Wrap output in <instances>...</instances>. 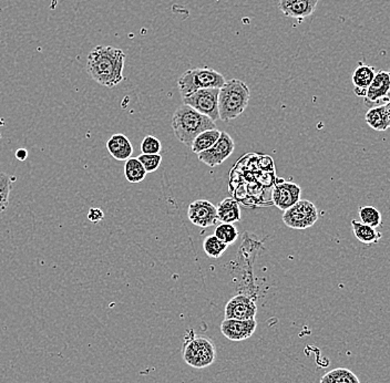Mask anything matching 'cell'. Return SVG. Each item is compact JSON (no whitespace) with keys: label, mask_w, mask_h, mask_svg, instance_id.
<instances>
[{"label":"cell","mask_w":390,"mask_h":383,"mask_svg":"<svg viewBox=\"0 0 390 383\" xmlns=\"http://www.w3.org/2000/svg\"><path fill=\"white\" fill-rule=\"evenodd\" d=\"M317 219V208L307 199H300L292 208L285 210L283 215L284 224L294 230L312 227Z\"/></svg>","instance_id":"obj_6"},{"label":"cell","mask_w":390,"mask_h":383,"mask_svg":"<svg viewBox=\"0 0 390 383\" xmlns=\"http://www.w3.org/2000/svg\"><path fill=\"white\" fill-rule=\"evenodd\" d=\"M221 131L217 129L214 130L204 131L201 133L197 138H194L193 143H192L191 149L193 153L199 154V153L204 152L210 147H213L217 143V140L220 138Z\"/></svg>","instance_id":"obj_20"},{"label":"cell","mask_w":390,"mask_h":383,"mask_svg":"<svg viewBox=\"0 0 390 383\" xmlns=\"http://www.w3.org/2000/svg\"><path fill=\"white\" fill-rule=\"evenodd\" d=\"M125 53L110 46H97L87 59L88 75L103 87L114 88L123 80Z\"/></svg>","instance_id":"obj_1"},{"label":"cell","mask_w":390,"mask_h":383,"mask_svg":"<svg viewBox=\"0 0 390 383\" xmlns=\"http://www.w3.org/2000/svg\"><path fill=\"white\" fill-rule=\"evenodd\" d=\"M366 123L375 131H386L389 129L387 112L385 104L370 108L366 113Z\"/></svg>","instance_id":"obj_18"},{"label":"cell","mask_w":390,"mask_h":383,"mask_svg":"<svg viewBox=\"0 0 390 383\" xmlns=\"http://www.w3.org/2000/svg\"><path fill=\"white\" fill-rule=\"evenodd\" d=\"M390 89V77L387 71H378L376 73L373 82L368 87L367 92L365 95V103L385 104V100L387 98Z\"/></svg>","instance_id":"obj_14"},{"label":"cell","mask_w":390,"mask_h":383,"mask_svg":"<svg viewBox=\"0 0 390 383\" xmlns=\"http://www.w3.org/2000/svg\"><path fill=\"white\" fill-rule=\"evenodd\" d=\"M224 84V75L212 68H194L186 70L178 80V87L182 98L197 90L220 89Z\"/></svg>","instance_id":"obj_5"},{"label":"cell","mask_w":390,"mask_h":383,"mask_svg":"<svg viewBox=\"0 0 390 383\" xmlns=\"http://www.w3.org/2000/svg\"><path fill=\"white\" fill-rule=\"evenodd\" d=\"M228 245L217 238L215 235H210L203 242V249L206 255L211 258H220L223 254L226 253Z\"/></svg>","instance_id":"obj_23"},{"label":"cell","mask_w":390,"mask_h":383,"mask_svg":"<svg viewBox=\"0 0 390 383\" xmlns=\"http://www.w3.org/2000/svg\"><path fill=\"white\" fill-rule=\"evenodd\" d=\"M256 314H258V306L254 300L245 295H237L231 298L224 309L226 319H255Z\"/></svg>","instance_id":"obj_10"},{"label":"cell","mask_w":390,"mask_h":383,"mask_svg":"<svg viewBox=\"0 0 390 383\" xmlns=\"http://www.w3.org/2000/svg\"><path fill=\"white\" fill-rule=\"evenodd\" d=\"M376 73L377 71L375 68L367 66V64H359V66L356 68L352 75V81H353L354 88H355L354 90L357 97L365 98L368 87L373 82Z\"/></svg>","instance_id":"obj_15"},{"label":"cell","mask_w":390,"mask_h":383,"mask_svg":"<svg viewBox=\"0 0 390 383\" xmlns=\"http://www.w3.org/2000/svg\"><path fill=\"white\" fill-rule=\"evenodd\" d=\"M258 328L256 320L224 319L221 323V332L224 337L234 343L251 338Z\"/></svg>","instance_id":"obj_11"},{"label":"cell","mask_w":390,"mask_h":383,"mask_svg":"<svg viewBox=\"0 0 390 383\" xmlns=\"http://www.w3.org/2000/svg\"><path fill=\"white\" fill-rule=\"evenodd\" d=\"M16 177L7 173H0V214L7 210L9 205V196L12 193V185Z\"/></svg>","instance_id":"obj_24"},{"label":"cell","mask_w":390,"mask_h":383,"mask_svg":"<svg viewBox=\"0 0 390 383\" xmlns=\"http://www.w3.org/2000/svg\"><path fill=\"white\" fill-rule=\"evenodd\" d=\"M319 383H361V381L350 369L337 368L325 373Z\"/></svg>","instance_id":"obj_21"},{"label":"cell","mask_w":390,"mask_h":383,"mask_svg":"<svg viewBox=\"0 0 390 383\" xmlns=\"http://www.w3.org/2000/svg\"><path fill=\"white\" fill-rule=\"evenodd\" d=\"M103 212L100 208H91L89 210V214H88V219L93 223L100 222L103 219Z\"/></svg>","instance_id":"obj_29"},{"label":"cell","mask_w":390,"mask_h":383,"mask_svg":"<svg viewBox=\"0 0 390 383\" xmlns=\"http://www.w3.org/2000/svg\"><path fill=\"white\" fill-rule=\"evenodd\" d=\"M27 156H28V152L25 149H21V150H18L16 152V158L19 161H25L27 159Z\"/></svg>","instance_id":"obj_30"},{"label":"cell","mask_w":390,"mask_h":383,"mask_svg":"<svg viewBox=\"0 0 390 383\" xmlns=\"http://www.w3.org/2000/svg\"><path fill=\"white\" fill-rule=\"evenodd\" d=\"M388 73H389V77H390V71ZM388 101H390V89H389V92H388V95H387V98H386V100H385V103H386V102H388Z\"/></svg>","instance_id":"obj_32"},{"label":"cell","mask_w":390,"mask_h":383,"mask_svg":"<svg viewBox=\"0 0 390 383\" xmlns=\"http://www.w3.org/2000/svg\"><path fill=\"white\" fill-rule=\"evenodd\" d=\"M301 194L302 188L300 185L292 182L283 181L275 185L272 192L273 204L285 212L301 199Z\"/></svg>","instance_id":"obj_12"},{"label":"cell","mask_w":390,"mask_h":383,"mask_svg":"<svg viewBox=\"0 0 390 383\" xmlns=\"http://www.w3.org/2000/svg\"><path fill=\"white\" fill-rule=\"evenodd\" d=\"M107 150L117 161H127L133 153L130 140L123 134H114L107 142Z\"/></svg>","instance_id":"obj_16"},{"label":"cell","mask_w":390,"mask_h":383,"mask_svg":"<svg viewBox=\"0 0 390 383\" xmlns=\"http://www.w3.org/2000/svg\"><path fill=\"white\" fill-rule=\"evenodd\" d=\"M234 141L230 134L221 132L220 138L213 147L197 154V159L210 167L219 166L234 152Z\"/></svg>","instance_id":"obj_8"},{"label":"cell","mask_w":390,"mask_h":383,"mask_svg":"<svg viewBox=\"0 0 390 383\" xmlns=\"http://www.w3.org/2000/svg\"><path fill=\"white\" fill-rule=\"evenodd\" d=\"M183 360L195 369H204L212 366L217 360V348L208 337L186 334L182 348Z\"/></svg>","instance_id":"obj_4"},{"label":"cell","mask_w":390,"mask_h":383,"mask_svg":"<svg viewBox=\"0 0 390 383\" xmlns=\"http://www.w3.org/2000/svg\"><path fill=\"white\" fill-rule=\"evenodd\" d=\"M219 92L220 89H201L191 95L183 97V104H186L197 112L217 121L219 116Z\"/></svg>","instance_id":"obj_7"},{"label":"cell","mask_w":390,"mask_h":383,"mask_svg":"<svg viewBox=\"0 0 390 383\" xmlns=\"http://www.w3.org/2000/svg\"><path fill=\"white\" fill-rule=\"evenodd\" d=\"M217 219L222 223L234 224L240 222L241 208L239 202L233 197H228L221 201L217 206Z\"/></svg>","instance_id":"obj_17"},{"label":"cell","mask_w":390,"mask_h":383,"mask_svg":"<svg viewBox=\"0 0 390 383\" xmlns=\"http://www.w3.org/2000/svg\"><path fill=\"white\" fill-rule=\"evenodd\" d=\"M352 227H353L356 238L358 239L359 242L363 243V244H366V245L376 244L382 238V233L380 232L377 231L376 228L370 227L368 225L363 224L361 222L352 221Z\"/></svg>","instance_id":"obj_19"},{"label":"cell","mask_w":390,"mask_h":383,"mask_svg":"<svg viewBox=\"0 0 390 383\" xmlns=\"http://www.w3.org/2000/svg\"><path fill=\"white\" fill-rule=\"evenodd\" d=\"M251 92L245 82L239 79L226 81L219 92V116L224 122L239 118L249 106Z\"/></svg>","instance_id":"obj_3"},{"label":"cell","mask_w":390,"mask_h":383,"mask_svg":"<svg viewBox=\"0 0 390 383\" xmlns=\"http://www.w3.org/2000/svg\"><path fill=\"white\" fill-rule=\"evenodd\" d=\"M385 108H386V112H387L388 122H389L390 129V101L386 102V103H385Z\"/></svg>","instance_id":"obj_31"},{"label":"cell","mask_w":390,"mask_h":383,"mask_svg":"<svg viewBox=\"0 0 390 383\" xmlns=\"http://www.w3.org/2000/svg\"><path fill=\"white\" fill-rule=\"evenodd\" d=\"M138 160L141 162L147 173H152L159 169L162 162V156L160 154H143L142 153L141 156H138Z\"/></svg>","instance_id":"obj_27"},{"label":"cell","mask_w":390,"mask_h":383,"mask_svg":"<svg viewBox=\"0 0 390 383\" xmlns=\"http://www.w3.org/2000/svg\"><path fill=\"white\" fill-rule=\"evenodd\" d=\"M162 145L159 138L154 136H145L141 142V151L143 154H160Z\"/></svg>","instance_id":"obj_28"},{"label":"cell","mask_w":390,"mask_h":383,"mask_svg":"<svg viewBox=\"0 0 390 383\" xmlns=\"http://www.w3.org/2000/svg\"><path fill=\"white\" fill-rule=\"evenodd\" d=\"M358 215L361 222L370 227H379L382 224V213L374 206H361L359 208Z\"/></svg>","instance_id":"obj_25"},{"label":"cell","mask_w":390,"mask_h":383,"mask_svg":"<svg viewBox=\"0 0 390 383\" xmlns=\"http://www.w3.org/2000/svg\"><path fill=\"white\" fill-rule=\"evenodd\" d=\"M214 235H215L217 238L221 239L223 243H226V244L230 245V244H233V243L236 240L237 237H239V232H237L234 224L222 223V224L219 225V226L215 228Z\"/></svg>","instance_id":"obj_26"},{"label":"cell","mask_w":390,"mask_h":383,"mask_svg":"<svg viewBox=\"0 0 390 383\" xmlns=\"http://www.w3.org/2000/svg\"><path fill=\"white\" fill-rule=\"evenodd\" d=\"M171 125L178 140L190 147L193 143L194 138L199 134L204 131L217 129V123L213 120L204 114H201L197 110L192 109L186 104H182L175 110Z\"/></svg>","instance_id":"obj_2"},{"label":"cell","mask_w":390,"mask_h":383,"mask_svg":"<svg viewBox=\"0 0 390 383\" xmlns=\"http://www.w3.org/2000/svg\"><path fill=\"white\" fill-rule=\"evenodd\" d=\"M188 217L197 227L208 228L217 224V206L206 199H197L188 205Z\"/></svg>","instance_id":"obj_9"},{"label":"cell","mask_w":390,"mask_h":383,"mask_svg":"<svg viewBox=\"0 0 390 383\" xmlns=\"http://www.w3.org/2000/svg\"><path fill=\"white\" fill-rule=\"evenodd\" d=\"M125 176L127 181L133 184L141 183L145 179L147 171L145 170V167L138 158H130L125 161Z\"/></svg>","instance_id":"obj_22"},{"label":"cell","mask_w":390,"mask_h":383,"mask_svg":"<svg viewBox=\"0 0 390 383\" xmlns=\"http://www.w3.org/2000/svg\"><path fill=\"white\" fill-rule=\"evenodd\" d=\"M319 0H278V8L284 15L302 21L312 16Z\"/></svg>","instance_id":"obj_13"}]
</instances>
